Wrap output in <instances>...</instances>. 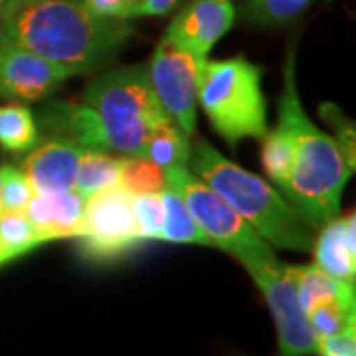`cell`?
Returning <instances> with one entry per match:
<instances>
[{
  "mask_svg": "<svg viewBox=\"0 0 356 356\" xmlns=\"http://www.w3.org/2000/svg\"><path fill=\"white\" fill-rule=\"evenodd\" d=\"M56 137L86 151L135 156L156 125L168 121L154 97L147 65L105 72L89 83L81 103L58 105L46 111Z\"/></svg>",
  "mask_w": 356,
  "mask_h": 356,
  "instance_id": "1",
  "label": "cell"
},
{
  "mask_svg": "<svg viewBox=\"0 0 356 356\" xmlns=\"http://www.w3.org/2000/svg\"><path fill=\"white\" fill-rule=\"evenodd\" d=\"M0 38L83 76L111 62L135 34L123 18L93 13L83 0H48L0 13Z\"/></svg>",
  "mask_w": 356,
  "mask_h": 356,
  "instance_id": "2",
  "label": "cell"
},
{
  "mask_svg": "<svg viewBox=\"0 0 356 356\" xmlns=\"http://www.w3.org/2000/svg\"><path fill=\"white\" fill-rule=\"evenodd\" d=\"M295 54L285 64V89L280 102V123L293 140V166L285 198L313 229L339 216L343 191L353 175L334 137L323 133L305 113L295 88Z\"/></svg>",
  "mask_w": 356,
  "mask_h": 356,
  "instance_id": "3",
  "label": "cell"
},
{
  "mask_svg": "<svg viewBox=\"0 0 356 356\" xmlns=\"http://www.w3.org/2000/svg\"><path fill=\"white\" fill-rule=\"evenodd\" d=\"M186 166L208 184L266 240L269 245L293 252H309L313 228L267 180L222 156L204 139L191 145Z\"/></svg>",
  "mask_w": 356,
  "mask_h": 356,
  "instance_id": "4",
  "label": "cell"
},
{
  "mask_svg": "<svg viewBox=\"0 0 356 356\" xmlns=\"http://www.w3.org/2000/svg\"><path fill=\"white\" fill-rule=\"evenodd\" d=\"M264 67L243 56L206 60L198 81V103L212 129L229 147L267 133V103L261 91Z\"/></svg>",
  "mask_w": 356,
  "mask_h": 356,
  "instance_id": "5",
  "label": "cell"
},
{
  "mask_svg": "<svg viewBox=\"0 0 356 356\" xmlns=\"http://www.w3.org/2000/svg\"><path fill=\"white\" fill-rule=\"evenodd\" d=\"M166 186L182 196L196 224L204 229L214 248L234 255L238 261L250 255H264L273 252L271 245L243 220L222 196H218L208 184L194 177L188 166L168 168Z\"/></svg>",
  "mask_w": 356,
  "mask_h": 356,
  "instance_id": "6",
  "label": "cell"
},
{
  "mask_svg": "<svg viewBox=\"0 0 356 356\" xmlns=\"http://www.w3.org/2000/svg\"><path fill=\"white\" fill-rule=\"evenodd\" d=\"M240 264L254 280L273 315L281 356L315 355L318 339L307 321L289 266L280 261L273 252L243 257Z\"/></svg>",
  "mask_w": 356,
  "mask_h": 356,
  "instance_id": "7",
  "label": "cell"
},
{
  "mask_svg": "<svg viewBox=\"0 0 356 356\" xmlns=\"http://www.w3.org/2000/svg\"><path fill=\"white\" fill-rule=\"evenodd\" d=\"M76 240L81 255L93 261H111L145 243L133 212V196L117 184L88 198L83 229Z\"/></svg>",
  "mask_w": 356,
  "mask_h": 356,
  "instance_id": "8",
  "label": "cell"
},
{
  "mask_svg": "<svg viewBox=\"0 0 356 356\" xmlns=\"http://www.w3.org/2000/svg\"><path fill=\"white\" fill-rule=\"evenodd\" d=\"M149 81L154 97L165 111L166 119L177 125L186 137L196 131L198 111V81L202 62L177 44L161 40L147 64Z\"/></svg>",
  "mask_w": 356,
  "mask_h": 356,
  "instance_id": "9",
  "label": "cell"
},
{
  "mask_svg": "<svg viewBox=\"0 0 356 356\" xmlns=\"http://www.w3.org/2000/svg\"><path fill=\"white\" fill-rule=\"evenodd\" d=\"M74 77L72 72L18 44L0 38V97L36 102Z\"/></svg>",
  "mask_w": 356,
  "mask_h": 356,
  "instance_id": "10",
  "label": "cell"
},
{
  "mask_svg": "<svg viewBox=\"0 0 356 356\" xmlns=\"http://www.w3.org/2000/svg\"><path fill=\"white\" fill-rule=\"evenodd\" d=\"M236 22L234 0H192L175 16L166 28L165 38L206 62L208 54Z\"/></svg>",
  "mask_w": 356,
  "mask_h": 356,
  "instance_id": "11",
  "label": "cell"
},
{
  "mask_svg": "<svg viewBox=\"0 0 356 356\" xmlns=\"http://www.w3.org/2000/svg\"><path fill=\"white\" fill-rule=\"evenodd\" d=\"M32 153L22 161V175L34 194L74 191L77 163L83 149L64 137H51L36 143Z\"/></svg>",
  "mask_w": 356,
  "mask_h": 356,
  "instance_id": "12",
  "label": "cell"
},
{
  "mask_svg": "<svg viewBox=\"0 0 356 356\" xmlns=\"http://www.w3.org/2000/svg\"><path fill=\"white\" fill-rule=\"evenodd\" d=\"M24 214L44 242L76 240L83 229L86 198L74 191L34 194L26 204Z\"/></svg>",
  "mask_w": 356,
  "mask_h": 356,
  "instance_id": "13",
  "label": "cell"
},
{
  "mask_svg": "<svg viewBox=\"0 0 356 356\" xmlns=\"http://www.w3.org/2000/svg\"><path fill=\"white\" fill-rule=\"evenodd\" d=\"M355 212L327 222L315 242V266L337 280L355 283L356 220Z\"/></svg>",
  "mask_w": 356,
  "mask_h": 356,
  "instance_id": "14",
  "label": "cell"
},
{
  "mask_svg": "<svg viewBox=\"0 0 356 356\" xmlns=\"http://www.w3.org/2000/svg\"><path fill=\"white\" fill-rule=\"evenodd\" d=\"M293 273V280L297 283L299 301L305 311V315L313 307L329 301L348 303L355 305V283L337 280L329 273H325L321 267L313 266H289Z\"/></svg>",
  "mask_w": 356,
  "mask_h": 356,
  "instance_id": "15",
  "label": "cell"
},
{
  "mask_svg": "<svg viewBox=\"0 0 356 356\" xmlns=\"http://www.w3.org/2000/svg\"><path fill=\"white\" fill-rule=\"evenodd\" d=\"M161 200L165 208V218L159 240L168 243H196V245H210L214 248L204 229L196 224L191 210L182 200V196L175 188L165 186L161 191Z\"/></svg>",
  "mask_w": 356,
  "mask_h": 356,
  "instance_id": "16",
  "label": "cell"
},
{
  "mask_svg": "<svg viewBox=\"0 0 356 356\" xmlns=\"http://www.w3.org/2000/svg\"><path fill=\"white\" fill-rule=\"evenodd\" d=\"M119 170H121V156H111L109 153L83 149L77 163L74 192L88 200L97 192L117 186Z\"/></svg>",
  "mask_w": 356,
  "mask_h": 356,
  "instance_id": "17",
  "label": "cell"
},
{
  "mask_svg": "<svg viewBox=\"0 0 356 356\" xmlns=\"http://www.w3.org/2000/svg\"><path fill=\"white\" fill-rule=\"evenodd\" d=\"M188 153H191V137H186L170 121H165L151 131L139 156H145L153 161L154 165L168 170V168L186 166Z\"/></svg>",
  "mask_w": 356,
  "mask_h": 356,
  "instance_id": "18",
  "label": "cell"
},
{
  "mask_svg": "<svg viewBox=\"0 0 356 356\" xmlns=\"http://www.w3.org/2000/svg\"><path fill=\"white\" fill-rule=\"evenodd\" d=\"M38 143V125L24 105H0V147L8 153H24Z\"/></svg>",
  "mask_w": 356,
  "mask_h": 356,
  "instance_id": "19",
  "label": "cell"
},
{
  "mask_svg": "<svg viewBox=\"0 0 356 356\" xmlns=\"http://www.w3.org/2000/svg\"><path fill=\"white\" fill-rule=\"evenodd\" d=\"M261 165L267 178L275 182L281 191L285 188L293 166V140L285 125L277 123L275 129H267L261 137Z\"/></svg>",
  "mask_w": 356,
  "mask_h": 356,
  "instance_id": "20",
  "label": "cell"
},
{
  "mask_svg": "<svg viewBox=\"0 0 356 356\" xmlns=\"http://www.w3.org/2000/svg\"><path fill=\"white\" fill-rule=\"evenodd\" d=\"M42 240L38 232L30 224L24 212H2L0 214V255L6 261L22 257L34 248H38Z\"/></svg>",
  "mask_w": 356,
  "mask_h": 356,
  "instance_id": "21",
  "label": "cell"
},
{
  "mask_svg": "<svg viewBox=\"0 0 356 356\" xmlns=\"http://www.w3.org/2000/svg\"><path fill=\"white\" fill-rule=\"evenodd\" d=\"M119 186L131 196L143 194H159L166 186L165 168L154 165L145 156H121L119 170Z\"/></svg>",
  "mask_w": 356,
  "mask_h": 356,
  "instance_id": "22",
  "label": "cell"
},
{
  "mask_svg": "<svg viewBox=\"0 0 356 356\" xmlns=\"http://www.w3.org/2000/svg\"><path fill=\"white\" fill-rule=\"evenodd\" d=\"M313 0H245V20L259 26H283L305 13Z\"/></svg>",
  "mask_w": 356,
  "mask_h": 356,
  "instance_id": "23",
  "label": "cell"
},
{
  "mask_svg": "<svg viewBox=\"0 0 356 356\" xmlns=\"http://www.w3.org/2000/svg\"><path fill=\"white\" fill-rule=\"evenodd\" d=\"M356 307L348 303H339V301H329L313 307L307 313V321L311 325L313 332L321 337H331L337 332L356 329Z\"/></svg>",
  "mask_w": 356,
  "mask_h": 356,
  "instance_id": "24",
  "label": "cell"
},
{
  "mask_svg": "<svg viewBox=\"0 0 356 356\" xmlns=\"http://www.w3.org/2000/svg\"><path fill=\"white\" fill-rule=\"evenodd\" d=\"M133 212L137 220L140 240L143 242H154L159 240L163 218H165V208L159 194H143V196H133Z\"/></svg>",
  "mask_w": 356,
  "mask_h": 356,
  "instance_id": "25",
  "label": "cell"
},
{
  "mask_svg": "<svg viewBox=\"0 0 356 356\" xmlns=\"http://www.w3.org/2000/svg\"><path fill=\"white\" fill-rule=\"evenodd\" d=\"M34 192L20 168L10 165L2 166V186H0V206L2 212H24L26 204Z\"/></svg>",
  "mask_w": 356,
  "mask_h": 356,
  "instance_id": "26",
  "label": "cell"
},
{
  "mask_svg": "<svg viewBox=\"0 0 356 356\" xmlns=\"http://www.w3.org/2000/svg\"><path fill=\"white\" fill-rule=\"evenodd\" d=\"M323 117L339 131V137H334V139L339 143L346 163L350 165V168H355V131H353L355 127H353V123H348V119H344L339 107H334V105H325Z\"/></svg>",
  "mask_w": 356,
  "mask_h": 356,
  "instance_id": "27",
  "label": "cell"
},
{
  "mask_svg": "<svg viewBox=\"0 0 356 356\" xmlns=\"http://www.w3.org/2000/svg\"><path fill=\"white\" fill-rule=\"evenodd\" d=\"M317 353L321 356H356V329L321 337L317 341Z\"/></svg>",
  "mask_w": 356,
  "mask_h": 356,
  "instance_id": "28",
  "label": "cell"
},
{
  "mask_svg": "<svg viewBox=\"0 0 356 356\" xmlns=\"http://www.w3.org/2000/svg\"><path fill=\"white\" fill-rule=\"evenodd\" d=\"M83 2L93 13L102 14V16L131 20V13H129L127 4L123 0H83Z\"/></svg>",
  "mask_w": 356,
  "mask_h": 356,
  "instance_id": "29",
  "label": "cell"
},
{
  "mask_svg": "<svg viewBox=\"0 0 356 356\" xmlns=\"http://www.w3.org/2000/svg\"><path fill=\"white\" fill-rule=\"evenodd\" d=\"M180 0H143L135 13V18L139 16H166Z\"/></svg>",
  "mask_w": 356,
  "mask_h": 356,
  "instance_id": "30",
  "label": "cell"
},
{
  "mask_svg": "<svg viewBox=\"0 0 356 356\" xmlns=\"http://www.w3.org/2000/svg\"><path fill=\"white\" fill-rule=\"evenodd\" d=\"M36 2H48V0H6L4 6H2V13H4V10L20 8V6H28V4H36Z\"/></svg>",
  "mask_w": 356,
  "mask_h": 356,
  "instance_id": "31",
  "label": "cell"
},
{
  "mask_svg": "<svg viewBox=\"0 0 356 356\" xmlns=\"http://www.w3.org/2000/svg\"><path fill=\"white\" fill-rule=\"evenodd\" d=\"M123 2L127 4L129 13H131V18H135V13H137V8H139L143 0H123Z\"/></svg>",
  "mask_w": 356,
  "mask_h": 356,
  "instance_id": "32",
  "label": "cell"
},
{
  "mask_svg": "<svg viewBox=\"0 0 356 356\" xmlns=\"http://www.w3.org/2000/svg\"><path fill=\"white\" fill-rule=\"evenodd\" d=\"M0 186H2V166H0ZM0 214H2V206H0Z\"/></svg>",
  "mask_w": 356,
  "mask_h": 356,
  "instance_id": "33",
  "label": "cell"
},
{
  "mask_svg": "<svg viewBox=\"0 0 356 356\" xmlns=\"http://www.w3.org/2000/svg\"><path fill=\"white\" fill-rule=\"evenodd\" d=\"M4 2H6V0H0V13H2V6H4Z\"/></svg>",
  "mask_w": 356,
  "mask_h": 356,
  "instance_id": "34",
  "label": "cell"
},
{
  "mask_svg": "<svg viewBox=\"0 0 356 356\" xmlns=\"http://www.w3.org/2000/svg\"><path fill=\"white\" fill-rule=\"evenodd\" d=\"M2 264H4V259H2V255H0V266H2Z\"/></svg>",
  "mask_w": 356,
  "mask_h": 356,
  "instance_id": "35",
  "label": "cell"
}]
</instances>
